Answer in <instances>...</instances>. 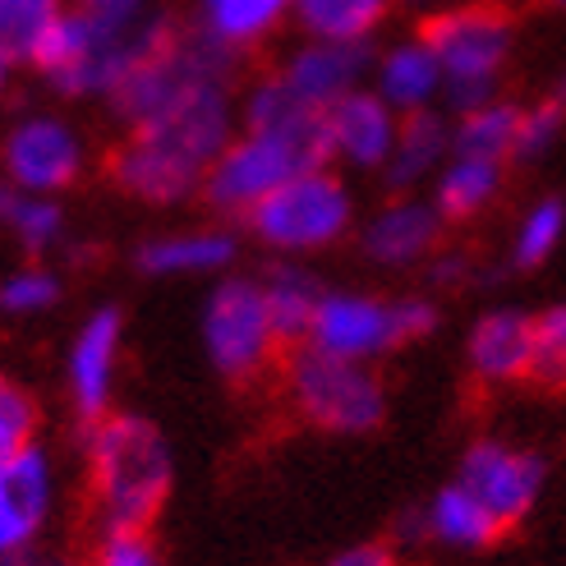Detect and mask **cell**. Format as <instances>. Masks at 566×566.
Masks as SVG:
<instances>
[{
    "label": "cell",
    "mask_w": 566,
    "mask_h": 566,
    "mask_svg": "<svg viewBox=\"0 0 566 566\" xmlns=\"http://www.w3.org/2000/svg\"><path fill=\"white\" fill-rule=\"evenodd\" d=\"M240 129L235 78H203L166 102L157 116L134 125L111 153L106 176L125 198L148 208H176L198 198L208 166Z\"/></svg>",
    "instance_id": "cell-1"
},
{
    "label": "cell",
    "mask_w": 566,
    "mask_h": 566,
    "mask_svg": "<svg viewBox=\"0 0 566 566\" xmlns=\"http://www.w3.org/2000/svg\"><path fill=\"white\" fill-rule=\"evenodd\" d=\"M83 461H88V497L102 534L148 530L176 489L171 442L148 415L111 410L106 419L88 423Z\"/></svg>",
    "instance_id": "cell-2"
},
{
    "label": "cell",
    "mask_w": 566,
    "mask_h": 566,
    "mask_svg": "<svg viewBox=\"0 0 566 566\" xmlns=\"http://www.w3.org/2000/svg\"><path fill=\"white\" fill-rule=\"evenodd\" d=\"M171 14H157L148 28H134V33H120V28H106L88 14H78L74 6L61 14V23L46 33V42L33 55V70L42 74V83L55 97L70 102H88L102 97L111 102V93L138 70L144 55H153L166 38L176 33Z\"/></svg>",
    "instance_id": "cell-3"
},
{
    "label": "cell",
    "mask_w": 566,
    "mask_h": 566,
    "mask_svg": "<svg viewBox=\"0 0 566 566\" xmlns=\"http://www.w3.org/2000/svg\"><path fill=\"white\" fill-rule=\"evenodd\" d=\"M419 38L429 42L442 70V102L451 106V116L497 97V83L516 46V23L502 6H489V0L447 6L423 23Z\"/></svg>",
    "instance_id": "cell-4"
},
{
    "label": "cell",
    "mask_w": 566,
    "mask_h": 566,
    "mask_svg": "<svg viewBox=\"0 0 566 566\" xmlns=\"http://www.w3.org/2000/svg\"><path fill=\"white\" fill-rule=\"evenodd\" d=\"M433 327H438V308L419 295L387 300V295H369V291H323L304 346L374 369L382 355L419 342V336H429Z\"/></svg>",
    "instance_id": "cell-5"
},
{
    "label": "cell",
    "mask_w": 566,
    "mask_h": 566,
    "mask_svg": "<svg viewBox=\"0 0 566 566\" xmlns=\"http://www.w3.org/2000/svg\"><path fill=\"white\" fill-rule=\"evenodd\" d=\"M244 231L263 249H272L276 259L295 263L304 253H323L332 244H342L355 231V193L332 166L300 171L286 185H276L244 217Z\"/></svg>",
    "instance_id": "cell-6"
},
{
    "label": "cell",
    "mask_w": 566,
    "mask_h": 566,
    "mask_svg": "<svg viewBox=\"0 0 566 566\" xmlns=\"http://www.w3.org/2000/svg\"><path fill=\"white\" fill-rule=\"evenodd\" d=\"M286 401L300 423L332 438H359L374 433L387 419V387L369 364L332 359L308 346H295L286 359Z\"/></svg>",
    "instance_id": "cell-7"
},
{
    "label": "cell",
    "mask_w": 566,
    "mask_h": 566,
    "mask_svg": "<svg viewBox=\"0 0 566 566\" xmlns=\"http://www.w3.org/2000/svg\"><path fill=\"white\" fill-rule=\"evenodd\" d=\"M203 355L226 382H253L286 350L272 327L259 276H221L203 300Z\"/></svg>",
    "instance_id": "cell-8"
},
{
    "label": "cell",
    "mask_w": 566,
    "mask_h": 566,
    "mask_svg": "<svg viewBox=\"0 0 566 566\" xmlns=\"http://www.w3.org/2000/svg\"><path fill=\"white\" fill-rule=\"evenodd\" d=\"M88 171V138L61 111H23L0 129V180L55 198Z\"/></svg>",
    "instance_id": "cell-9"
},
{
    "label": "cell",
    "mask_w": 566,
    "mask_h": 566,
    "mask_svg": "<svg viewBox=\"0 0 566 566\" xmlns=\"http://www.w3.org/2000/svg\"><path fill=\"white\" fill-rule=\"evenodd\" d=\"M300 171H318V166H308L291 144H281V138H272V134L235 129V138L208 166L198 198H203L217 217H240L244 221L276 185H286Z\"/></svg>",
    "instance_id": "cell-10"
},
{
    "label": "cell",
    "mask_w": 566,
    "mask_h": 566,
    "mask_svg": "<svg viewBox=\"0 0 566 566\" xmlns=\"http://www.w3.org/2000/svg\"><path fill=\"white\" fill-rule=\"evenodd\" d=\"M544 479H548L544 461L534 457L530 447L506 442V438L470 442L457 465V484L484 502L502 530L521 525L534 512V502L544 493Z\"/></svg>",
    "instance_id": "cell-11"
},
{
    "label": "cell",
    "mask_w": 566,
    "mask_h": 566,
    "mask_svg": "<svg viewBox=\"0 0 566 566\" xmlns=\"http://www.w3.org/2000/svg\"><path fill=\"white\" fill-rule=\"evenodd\" d=\"M125 359V314L116 304H97L70 336L65 350V396L83 423H97L116 406Z\"/></svg>",
    "instance_id": "cell-12"
},
{
    "label": "cell",
    "mask_w": 566,
    "mask_h": 566,
    "mask_svg": "<svg viewBox=\"0 0 566 566\" xmlns=\"http://www.w3.org/2000/svg\"><path fill=\"white\" fill-rule=\"evenodd\" d=\"M61 497V470L46 447H28L0 461V562L42 544Z\"/></svg>",
    "instance_id": "cell-13"
},
{
    "label": "cell",
    "mask_w": 566,
    "mask_h": 566,
    "mask_svg": "<svg viewBox=\"0 0 566 566\" xmlns=\"http://www.w3.org/2000/svg\"><path fill=\"white\" fill-rule=\"evenodd\" d=\"M369 65H374L369 46H336V42H308L304 38L272 74L286 83L304 106H314L327 116L342 97L359 93L364 83H369Z\"/></svg>",
    "instance_id": "cell-14"
},
{
    "label": "cell",
    "mask_w": 566,
    "mask_h": 566,
    "mask_svg": "<svg viewBox=\"0 0 566 566\" xmlns=\"http://www.w3.org/2000/svg\"><path fill=\"white\" fill-rule=\"evenodd\" d=\"M396 129H401V116L374 93L359 88L350 97H342L327 111V153L332 166H346V171H378L396 148Z\"/></svg>",
    "instance_id": "cell-15"
},
{
    "label": "cell",
    "mask_w": 566,
    "mask_h": 566,
    "mask_svg": "<svg viewBox=\"0 0 566 566\" xmlns=\"http://www.w3.org/2000/svg\"><path fill=\"white\" fill-rule=\"evenodd\" d=\"M442 244V217L429 198L396 193L364 221L359 249L364 259H374L378 268H415L423 259H433Z\"/></svg>",
    "instance_id": "cell-16"
},
{
    "label": "cell",
    "mask_w": 566,
    "mask_h": 566,
    "mask_svg": "<svg viewBox=\"0 0 566 566\" xmlns=\"http://www.w3.org/2000/svg\"><path fill=\"white\" fill-rule=\"evenodd\" d=\"M240 253L235 231L226 226H180V231L148 235L134 249V268L157 281H189V276H231Z\"/></svg>",
    "instance_id": "cell-17"
},
{
    "label": "cell",
    "mask_w": 566,
    "mask_h": 566,
    "mask_svg": "<svg viewBox=\"0 0 566 566\" xmlns=\"http://www.w3.org/2000/svg\"><path fill=\"white\" fill-rule=\"evenodd\" d=\"M465 364L479 382L512 387L530 378L534 364V318L521 308H493L465 336Z\"/></svg>",
    "instance_id": "cell-18"
},
{
    "label": "cell",
    "mask_w": 566,
    "mask_h": 566,
    "mask_svg": "<svg viewBox=\"0 0 566 566\" xmlns=\"http://www.w3.org/2000/svg\"><path fill=\"white\" fill-rule=\"evenodd\" d=\"M369 88L396 111V116H419V111H438L442 102V70L423 38H401L374 55Z\"/></svg>",
    "instance_id": "cell-19"
},
{
    "label": "cell",
    "mask_w": 566,
    "mask_h": 566,
    "mask_svg": "<svg viewBox=\"0 0 566 566\" xmlns=\"http://www.w3.org/2000/svg\"><path fill=\"white\" fill-rule=\"evenodd\" d=\"M451 157V120L442 111H419V116H401L396 129V148L382 166V180L396 193H410L419 185H433V176Z\"/></svg>",
    "instance_id": "cell-20"
},
{
    "label": "cell",
    "mask_w": 566,
    "mask_h": 566,
    "mask_svg": "<svg viewBox=\"0 0 566 566\" xmlns=\"http://www.w3.org/2000/svg\"><path fill=\"white\" fill-rule=\"evenodd\" d=\"M193 6H198L193 28H203L231 55L263 46L295 14V0H193Z\"/></svg>",
    "instance_id": "cell-21"
},
{
    "label": "cell",
    "mask_w": 566,
    "mask_h": 566,
    "mask_svg": "<svg viewBox=\"0 0 566 566\" xmlns=\"http://www.w3.org/2000/svg\"><path fill=\"white\" fill-rule=\"evenodd\" d=\"M423 539L442 544V548H457V553H474V548H489L502 525L493 521V512L474 493H465L457 479L447 489H438L423 506Z\"/></svg>",
    "instance_id": "cell-22"
},
{
    "label": "cell",
    "mask_w": 566,
    "mask_h": 566,
    "mask_svg": "<svg viewBox=\"0 0 566 566\" xmlns=\"http://www.w3.org/2000/svg\"><path fill=\"white\" fill-rule=\"evenodd\" d=\"M396 0H295V23L308 42L336 46H369L374 33L387 23Z\"/></svg>",
    "instance_id": "cell-23"
},
{
    "label": "cell",
    "mask_w": 566,
    "mask_h": 566,
    "mask_svg": "<svg viewBox=\"0 0 566 566\" xmlns=\"http://www.w3.org/2000/svg\"><path fill=\"white\" fill-rule=\"evenodd\" d=\"M0 235L19 244L28 259H42L65 244V208L55 198L23 193L10 180H0Z\"/></svg>",
    "instance_id": "cell-24"
},
{
    "label": "cell",
    "mask_w": 566,
    "mask_h": 566,
    "mask_svg": "<svg viewBox=\"0 0 566 566\" xmlns=\"http://www.w3.org/2000/svg\"><path fill=\"white\" fill-rule=\"evenodd\" d=\"M259 286H263V300H268V314H272L281 346H304V336L318 314V300H323V286L314 281V272L281 259L259 276Z\"/></svg>",
    "instance_id": "cell-25"
},
{
    "label": "cell",
    "mask_w": 566,
    "mask_h": 566,
    "mask_svg": "<svg viewBox=\"0 0 566 566\" xmlns=\"http://www.w3.org/2000/svg\"><path fill=\"white\" fill-rule=\"evenodd\" d=\"M506 166L479 161V157H447V166L433 176V198L442 221H474L479 212H489L502 193Z\"/></svg>",
    "instance_id": "cell-26"
},
{
    "label": "cell",
    "mask_w": 566,
    "mask_h": 566,
    "mask_svg": "<svg viewBox=\"0 0 566 566\" xmlns=\"http://www.w3.org/2000/svg\"><path fill=\"white\" fill-rule=\"evenodd\" d=\"M521 111L516 102H484L474 111H461L451 120V157H479V161H497L506 166L516 157V138H521Z\"/></svg>",
    "instance_id": "cell-27"
},
{
    "label": "cell",
    "mask_w": 566,
    "mask_h": 566,
    "mask_svg": "<svg viewBox=\"0 0 566 566\" xmlns=\"http://www.w3.org/2000/svg\"><path fill=\"white\" fill-rule=\"evenodd\" d=\"M65 10L70 0H0V55H10L14 65H33L38 46Z\"/></svg>",
    "instance_id": "cell-28"
},
{
    "label": "cell",
    "mask_w": 566,
    "mask_h": 566,
    "mask_svg": "<svg viewBox=\"0 0 566 566\" xmlns=\"http://www.w3.org/2000/svg\"><path fill=\"white\" fill-rule=\"evenodd\" d=\"M61 272L42 259H28L0 276V314L6 318H42L61 304Z\"/></svg>",
    "instance_id": "cell-29"
},
{
    "label": "cell",
    "mask_w": 566,
    "mask_h": 566,
    "mask_svg": "<svg viewBox=\"0 0 566 566\" xmlns=\"http://www.w3.org/2000/svg\"><path fill=\"white\" fill-rule=\"evenodd\" d=\"M566 235V203L562 198H539L530 203L512 231V263L516 268H544Z\"/></svg>",
    "instance_id": "cell-30"
},
{
    "label": "cell",
    "mask_w": 566,
    "mask_h": 566,
    "mask_svg": "<svg viewBox=\"0 0 566 566\" xmlns=\"http://www.w3.org/2000/svg\"><path fill=\"white\" fill-rule=\"evenodd\" d=\"M38 423H42V410H38V396L28 391L14 374L0 369V461L19 457L38 442Z\"/></svg>",
    "instance_id": "cell-31"
},
{
    "label": "cell",
    "mask_w": 566,
    "mask_h": 566,
    "mask_svg": "<svg viewBox=\"0 0 566 566\" xmlns=\"http://www.w3.org/2000/svg\"><path fill=\"white\" fill-rule=\"evenodd\" d=\"M530 378L544 387H566V304L534 314V364Z\"/></svg>",
    "instance_id": "cell-32"
},
{
    "label": "cell",
    "mask_w": 566,
    "mask_h": 566,
    "mask_svg": "<svg viewBox=\"0 0 566 566\" xmlns=\"http://www.w3.org/2000/svg\"><path fill=\"white\" fill-rule=\"evenodd\" d=\"M88 566H166V557L148 530H111L97 539Z\"/></svg>",
    "instance_id": "cell-33"
},
{
    "label": "cell",
    "mask_w": 566,
    "mask_h": 566,
    "mask_svg": "<svg viewBox=\"0 0 566 566\" xmlns=\"http://www.w3.org/2000/svg\"><path fill=\"white\" fill-rule=\"evenodd\" d=\"M566 125V111L557 102H539V106H525L521 111V138H516V157H544L553 144H557V134Z\"/></svg>",
    "instance_id": "cell-34"
},
{
    "label": "cell",
    "mask_w": 566,
    "mask_h": 566,
    "mask_svg": "<svg viewBox=\"0 0 566 566\" xmlns=\"http://www.w3.org/2000/svg\"><path fill=\"white\" fill-rule=\"evenodd\" d=\"M78 14H88L106 28H120V33H134V28H148L161 10L153 0H70Z\"/></svg>",
    "instance_id": "cell-35"
},
{
    "label": "cell",
    "mask_w": 566,
    "mask_h": 566,
    "mask_svg": "<svg viewBox=\"0 0 566 566\" xmlns=\"http://www.w3.org/2000/svg\"><path fill=\"white\" fill-rule=\"evenodd\" d=\"M323 566H401L391 544H350L342 553H332Z\"/></svg>",
    "instance_id": "cell-36"
},
{
    "label": "cell",
    "mask_w": 566,
    "mask_h": 566,
    "mask_svg": "<svg viewBox=\"0 0 566 566\" xmlns=\"http://www.w3.org/2000/svg\"><path fill=\"white\" fill-rule=\"evenodd\" d=\"M0 566H74V562H65L61 553H51V548H28V553H14V557H6Z\"/></svg>",
    "instance_id": "cell-37"
},
{
    "label": "cell",
    "mask_w": 566,
    "mask_h": 566,
    "mask_svg": "<svg viewBox=\"0 0 566 566\" xmlns=\"http://www.w3.org/2000/svg\"><path fill=\"white\" fill-rule=\"evenodd\" d=\"M14 61H10V55H0V102H6L10 97V83H14Z\"/></svg>",
    "instance_id": "cell-38"
},
{
    "label": "cell",
    "mask_w": 566,
    "mask_h": 566,
    "mask_svg": "<svg viewBox=\"0 0 566 566\" xmlns=\"http://www.w3.org/2000/svg\"><path fill=\"white\" fill-rule=\"evenodd\" d=\"M548 102H557L562 111H566V70H562V78H557V88H553V97Z\"/></svg>",
    "instance_id": "cell-39"
},
{
    "label": "cell",
    "mask_w": 566,
    "mask_h": 566,
    "mask_svg": "<svg viewBox=\"0 0 566 566\" xmlns=\"http://www.w3.org/2000/svg\"><path fill=\"white\" fill-rule=\"evenodd\" d=\"M548 6H557V10H566V0H548Z\"/></svg>",
    "instance_id": "cell-40"
},
{
    "label": "cell",
    "mask_w": 566,
    "mask_h": 566,
    "mask_svg": "<svg viewBox=\"0 0 566 566\" xmlns=\"http://www.w3.org/2000/svg\"><path fill=\"white\" fill-rule=\"evenodd\" d=\"M410 6H433V0H410Z\"/></svg>",
    "instance_id": "cell-41"
}]
</instances>
